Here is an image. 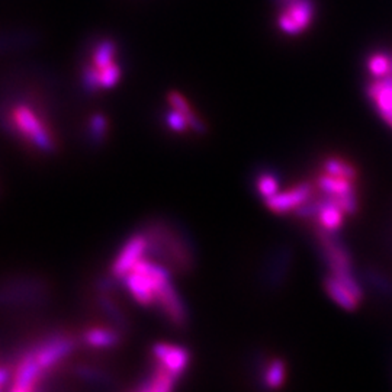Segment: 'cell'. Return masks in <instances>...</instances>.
<instances>
[{"mask_svg":"<svg viewBox=\"0 0 392 392\" xmlns=\"http://www.w3.org/2000/svg\"><path fill=\"white\" fill-rule=\"evenodd\" d=\"M8 124L23 144L41 153H51L55 149V135L46 114L37 106L22 100L15 102L9 110Z\"/></svg>","mask_w":392,"mask_h":392,"instance_id":"obj_1","label":"cell"},{"mask_svg":"<svg viewBox=\"0 0 392 392\" xmlns=\"http://www.w3.org/2000/svg\"><path fill=\"white\" fill-rule=\"evenodd\" d=\"M117 44L111 40L99 41L83 67V83L90 90L111 89L121 76L117 60Z\"/></svg>","mask_w":392,"mask_h":392,"instance_id":"obj_2","label":"cell"},{"mask_svg":"<svg viewBox=\"0 0 392 392\" xmlns=\"http://www.w3.org/2000/svg\"><path fill=\"white\" fill-rule=\"evenodd\" d=\"M383 121H385V122H386V124H388V125H389V127L392 128V114H391V115H389V117H388L386 120H383Z\"/></svg>","mask_w":392,"mask_h":392,"instance_id":"obj_9","label":"cell"},{"mask_svg":"<svg viewBox=\"0 0 392 392\" xmlns=\"http://www.w3.org/2000/svg\"><path fill=\"white\" fill-rule=\"evenodd\" d=\"M279 29L295 37L311 28L315 18L314 0H275Z\"/></svg>","mask_w":392,"mask_h":392,"instance_id":"obj_3","label":"cell"},{"mask_svg":"<svg viewBox=\"0 0 392 392\" xmlns=\"http://www.w3.org/2000/svg\"><path fill=\"white\" fill-rule=\"evenodd\" d=\"M322 170L334 176H340V177H346L349 181L356 182L359 177V171L356 169L350 161L340 159V157H327L323 161Z\"/></svg>","mask_w":392,"mask_h":392,"instance_id":"obj_8","label":"cell"},{"mask_svg":"<svg viewBox=\"0 0 392 392\" xmlns=\"http://www.w3.org/2000/svg\"><path fill=\"white\" fill-rule=\"evenodd\" d=\"M366 68H368V73L374 79H381V78L391 75L392 73V54L385 50L371 53L366 58Z\"/></svg>","mask_w":392,"mask_h":392,"instance_id":"obj_7","label":"cell"},{"mask_svg":"<svg viewBox=\"0 0 392 392\" xmlns=\"http://www.w3.org/2000/svg\"><path fill=\"white\" fill-rule=\"evenodd\" d=\"M366 95L372 100L374 110L382 120H386L392 114V73L374 79L366 86Z\"/></svg>","mask_w":392,"mask_h":392,"instance_id":"obj_5","label":"cell"},{"mask_svg":"<svg viewBox=\"0 0 392 392\" xmlns=\"http://www.w3.org/2000/svg\"><path fill=\"white\" fill-rule=\"evenodd\" d=\"M326 290L329 292V295L344 309L347 311H354L356 308L359 307V300L356 298L344 285L336 279L334 276H329L326 279Z\"/></svg>","mask_w":392,"mask_h":392,"instance_id":"obj_6","label":"cell"},{"mask_svg":"<svg viewBox=\"0 0 392 392\" xmlns=\"http://www.w3.org/2000/svg\"><path fill=\"white\" fill-rule=\"evenodd\" d=\"M169 103H170V114L167 117V124L171 127L176 132H185L188 129L195 131H203V125L199 121V118L192 112L189 108V103L184 96L179 93H170L169 95Z\"/></svg>","mask_w":392,"mask_h":392,"instance_id":"obj_4","label":"cell"}]
</instances>
